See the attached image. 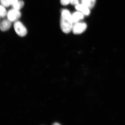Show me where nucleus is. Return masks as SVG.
Here are the masks:
<instances>
[{
    "instance_id": "nucleus-6",
    "label": "nucleus",
    "mask_w": 125,
    "mask_h": 125,
    "mask_svg": "<svg viewBox=\"0 0 125 125\" xmlns=\"http://www.w3.org/2000/svg\"><path fill=\"white\" fill-rule=\"evenodd\" d=\"M75 8L76 9L82 12L84 14L86 15H88L90 13V9L86 6L82 4H79L76 5Z\"/></svg>"
},
{
    "instance_id": "nucleus-4",
    "label": "nucleus",
    "mask_w": 125,
    "mask_h": 125,
    "mask_svg": "<svg viewBox=\"0 0 125 125\" xmlns=\"http://www.w3.org/2000/svg\"><path fill=\"white\" fill-rule=\"evenodd\" d=\"M87 28V25L85 23H77L73 26L72 30L73 33L78 35L84 32Z\"/></svg>"
},
{
    "instance_id": "nucleus-14",
    "label": "nucleus",
    "mask_w": 125,
    "mask_h": 125,
    "mask_svg": "<svg viewBox=\"0 0 125 125\" xmlns=\"http://www.w3.org/2000/svg\"><path fill=\"white\" fill-rule=\"evenodd\" d=\"M9 2H10V5H12L13 4H15L19 0H8Z\"/></svg>"
},
{
    "instance_id": "nucleus-1",
    "label": "nucleus",
    "mask_w": 125,
    "mask_h": 125,
    "mask_svg": "<svg viewBox=\"0 0 125 125\" xmlns=\"http://www.w3.org/2000/svg\"><path fill=\"white\" fill-rule=\"evenodd\" d=\"M73 23L72 15L69 11L67 9L62 10L60 21L61 28L62 31L65 33L70 32L73 29Z\"/></svg>"
},
{
    "instance_id": "nucleus-12",
    "label": "nucleus",
    "mask_w": 125,
    "mask_h": 125,
    "mask_svg": "<svg viewBox=\"0 0 125 125\" xmlns=\"http://www.w3.org/2000/svg\"><path fill=\"white\" fill-rule=\"evenodd\" d=\"M70 0H60L61 3L62 5L66 6L70 3Z\"/></svg>"
},
{
    "instance_id": "nucleus-11",
    "label": "nucleus",
    "mask_w": 125,
    "mask_h": 125,
    "mask_svg": "<svg viewBox=\"0 0 125 125\" xmlns=\"http://www.w3.org/2000/svg\"><path fill=\"white\" fill-rule=\"evenodd\" d=\"M1 5L5 7H8L10 5V2L8 0H0Z\"/></svg>"
},
{
    "instance_id": "nucleus-2",
    "label": "nucleus",
    "mask_w": 125,
    "mask_h": 125,
    "mask_svg": "<svg viewBox=\"0 0 125 125\" xmlns=\"http://www.w3.org/2000/svg\"><path fill=\"white\" fill-rule=\"evenodd\" d=\"M14 28L15 32L20 36L23 37L27 35V29L21 22L18 21L15 22Z\"/></svg>"
},
{
    "instance_id": "nucleus-7",
    "label": "nucleus",
    "mask_w": 125,
    "mask_h": 125,
    "mask_svg": "<svg viewBox=\"0 0 125 125\" xmlns=\"http://www.w3.org/2000/svg\"><path fill=\"white\" fill-rule=\"evenodd\" d=\"M73 23H78L80 20L83 19V14L79 12H76L73 13L72 15Z\"/></svg>"
},
{
    "instance_id": "nucleus-13",
    "label": "nucleus",
    "mask_w": 125,
    "mask_h": 125,
    "mask_svg": "<svg viewBox=\"0 0 125 125\" xmlns=\"http://www.w3.org/2000/svg\"><path fill=\"white\" fill-rule=\"evenodd\" d=\"M70 3L73 5H76L79 4V0H70Z\"/></svg>"
},
{
    "instance_id": "nucleus-9",
    "label": "nucleus",
    "mask_w": 125,
    "mask_h": 125,
    "mask_svg": "<svg viewBox=\"0 0 125 125\" xmlns=\"http://www.w3.org/2000/svg\"><path fill=\"white\" fill-rule=\"evenodd\" d=\"M24 2L23 1L18 0L12 5L13 8L20 10L23 7Z\"/></svg>"
},
{
    "instance_id": "nucleus-10",
    "label": "nucleus",
    "mask_w": 125,
    "mask_h": 125,
    "mask_svg": "<svg viewBox=\"0 0 125 125\" xmlns=\"http://www.w3.org/2000/svg\"><path fill=\"white\" fill-rule=\"evenodd\" d=\"M7 12L5 7L0 5V18H4L7 16Z\"/></svg>"
},
{
    "instance_id": "nucleus-5",
    "label": "nucleus",
    "mask_w": 125,
    "mask_h": 125,
    "mask_svg": "<svg viewBox=\"0 0 125 125\" xmlns=\"http://www.w3.org/2000/svg\"><path fill=\"white\" fill-rule=\"evenodd\" d=\"M11 22L8 19L2 20L0 23V30L3 32L8 30L11 27Z\"/></svg>"
},
{
    "instance_id": "nucleus-3",
    "label": "nucleus",
    "mask_w": 125,
    "mask_h": 125,
    "mask_svg": "<svg viewBox=\"0 0 125 125\" xmlns=\"http://www.w3.org/2000/svg\"><path fill=\"white\" fill-rule=\"evenodd\" d=\"M7 19L13 22L18 21L21 17V14L20 10L13 8L7 12Z\"/></svg>"
},
{
    "instance_id": "nucleus-8",
    "label": "nucleus",
    "mask_w": 125,
    "mask_h": 125,
    "mask_svg": "<svg viewBox=\"0 0 125 125\" xmlns=\"http://www.w3.org/2000/svg\"><path fill=\"white\" fill-rule=\"evenodd\" d=\"M82 4L91 9L94 7L96 0H81Z\"/></svg>"
}]
</instances>
